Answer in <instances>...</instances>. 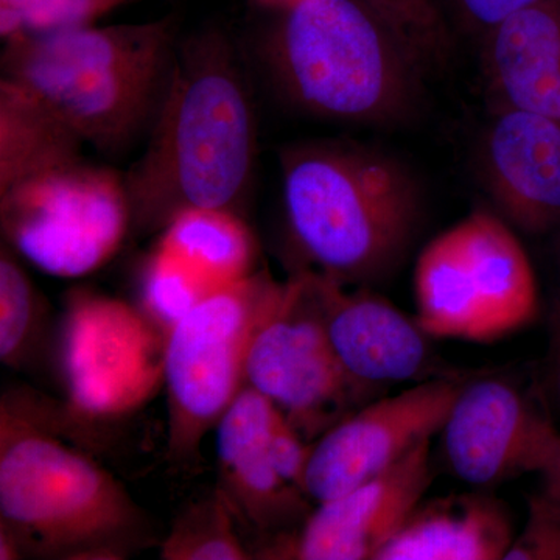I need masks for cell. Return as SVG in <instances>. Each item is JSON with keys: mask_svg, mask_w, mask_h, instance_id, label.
Here are the masks:
<instances>
[{"mask_svg": "<svg viewBox=\"0 0 560 560\" xmlns=\"http://www.w3.org/2000/svg\"><path fill=\"white\" fill-rule=\"evenodd\" d=\"M257 117L243 51L220 27L180 39L171 90L124 173L135 235L160 234L190 209L243 215L257 160Z\"/></svg>", "mask_w": 560, "mask_h": 560, "instance_id": "6da1fadb", "label": "cell"}, {"mask_svg": "<svg viewBox=\"0 0 560 560\" xmlns=\"http://www.w3.org/2000/svg\"><path fill=\"white\" fill-rule=\"evenodd\" d=\"M10 390L0 404V526L22 555L117 560L145 547L150 526L108 470L61 440L54 411Z\"/></svg>", "mask_w": 560, "mask_h": 560, "instance_id": "7a4b0ae2", "label": "cell"}, {"mask_svg": "<svg viewBox=\"0 0 560 560\" xmlns=\"http://www.w3.org/2000/svg\"><path fill=\"white\" fill-rule=\"evenodd\" d=\"M179 18L3 44L2 79L35 95L88 145L121 156L149 138L171 90Z\"/></svg>", "mask_w": 560, "mask_h": 560, "instance_id": "3957f363", "label": "cell"}, {"mask_svg": "<svg viewBox=\"0 0 560 560\" xmlns=\"http://www.w3.org/2000/svg\"><path fill=\"white\" fill-rule=\"evenodd\" d=\"M280 167L296 270L364 287L399 265L420 217L418 180L404 164L359 143L320 140L283 150Z\"/></svg>", "mask_w": 560, "mask_h": 560, "instance_id": "277c9868", "label": "cell"}, {"mask_svg": "<svg viewBox=\"0 0 560 560\" xmlns=\"http://www.w3.org/2000/svg\"><path fill=\"white\" fill-rule=\"evenodd\" d=\"M265 79L291 108L342 124H396L420 70L363 0H293L254 36Z\"/></svg>", "mask_w": 560, "mask_h": 560, "instance_id": "5b68a950", "label": "cell"}, {"mask_svg": "<svg viewBox=\"0 0 560 560\" xmlns=\"http://www.w3.org/2000/svg\"><path fill=\"white\" fill-rule=\"evenodd\" d=\"M416 320L431 338L493 342L539 315L528 254L503 217L477 210L422 249Z\"/></svg>", "mask_w": 560, "mask_h": 560, "instance_id": "8992f818", "label": "cell"}, {"mask_svg": "<svg viewBox=\"0 0 560 560\" xmlns=\"http://www.w3.org/2000/svg\"><path fill=\"white\" fill-rule=\"evenodd\" d=\"M282 283L267 270L210 294L165 337L168 456L191 463L246 385L250 341Z\"/></svg>", "mask_w": 560, "mask_h": 560, "instance_id": "52a82bcc", "label": "cell"}, {"mask_svg": "<svg viewBox=\"0 0 560 560\" xmlns=\"http://www.w3.org/2000/svg\"><path fill=\"white\" fill-rule=\"evenodd\" d=\"M3 243L55 278L102 268L131 234L124 173L86 160L0 191Z\"/></svg>", "mask_w": 560, "mask_h": 560, "instance_id": "ba28073f", "label": "cell"}, {"mask_svg": "<svg viewBox=\"0 0 560 560\" xmlns=\"http://www.w3.org/2000/svg\"><path fill=\"white\" fill-rule=\"evenodd\" d=\"M245 374L304 441L355 411L372 390L350 377L331 348L308 270L282 283L250 341Z\"/></svg>", "mask_w": 560, "mask_h": 560, "instance_id": "9c48e42d", "label": "cell"}, {"mask_svg": "<svg viewBox=\"0 0 560 560\" xmlns=\"http://www.w3.org/2000/svg\"><path fill=\"white\" fill-rule=\"evenodd\" d=\"M164 334L135 305L75 290L55 337V360L70 415L114 420L164 386Z\"/></svg>", "mask_w": 560, "mask_h": 560, "instance_id": "30bf717a", "label": "cell"}, {"mask_svg": "<svg viewBox=\"0 0 560 560\" xmlns=\"http://www.w3.org/2000/svg\"><path fill=\"white\" fill-rule=\"evenodd\" d=\"M466 382L440 375L370 401L335 423L312 444L304 477L307 497L323 503L345 495L433 440Z\"/></svg>", "mask_w": 560, "mask_h": 560, "instance_id": "8fae6325", "label": "cell"}, {"mask_svg": "<svg viewBox=\"0 0 560 560\" xmlns=\"http://www.w3.org/2000/svg\"><path fill=\"white\" fill-rule=\"evenodd\" d=\"M453 474L478 488L544 474L560 451V431L510 382L467 381L441 430Z\"/></svg>", "mask_w": 560, "mask_h": 560, "instance_id": "7c38bea8", "label": "cell"}, {"mask_svg": "<svg viewBox=\"0 0 560 560\" xmlns=\"http://www.w3.org/2000/svg\"><path fill=\"white\" fill-rule=\"evenodd\" d=\"M431 481V440H427L378 477L318 503L279 558L375 560L418 508Z\"/></svg>", "mask_w": 560, "mask_h": 560, "instance_id": "4fadbf2b", "label": "cell"}, {"mask_svg": "<svg viewBox=\"0 0 560 560\" xmlns=\"http://www.w3.org/2000/svg\"><path fill=\"white\" fill-rule=\"evenodd\" d=\"M481 162L489 195L511 226L530 235L560 231V120L495 109Z\"/></svg>", "mask_w": 560, "mask_h": 560, "instance_id": "5bb4252c", "label": "cell"}, {"mask_svg": "<svg viewBox=\"0 0 560 560\" xmlns=\"http://www.w3.org/2000/svg\"><path fill=\"white\" fill-rule=\"evenodd\" d=\"M313 276L331 348L353 381L374 389L434 375L430 337L416 318L364 287Z\"/></svg>", "mask_w": 560, "mask_h": 560, "instance_id": "9a60e30c", "label": "cell"}, {"mask_svg": "<svg viewBox=\"0 0 560 560\" xmlns=\"http://www.w3.org/2000/svg\"><path fill=\"white\" fill-rule=\"evenodd\" d=\"M278 408L245 385L217 423L219 492L235 521L261 534L280 533L305 510V493L280 477L271 456Z\"/></svg>", "mask_w": 560, "mask_h": 560, "instance_id": "2e32d148", "label": "cell"}, {"mask_svg": "<svg viewBox=\"0 0 560 560\" xmlns=\"http://www.w3.org/2000/svg\"><path fill=\"white\" fill-rule=\"evenodd\" d=\"M482 39V69L495 109L560 120V0L511 14Z\"/></svg>", "mask_w": 560, "mask_h": 560, "instance_id": "e0dca14e", "label": "cell"}, {"mask_svg": "<svg viewBox=\"0 0 560 560\" xmlns=\"http://www.w3.org/2000/svg\"><path fill=\"white\" fill-rule=\"evenodd\" d=\"M510 512L488 493L420 501L375 560H497L514 541Z\"/></svg>", "mask_w": 560, "mask_h": 560, "instance_id": "ac0fdd59", "label": "cell"}, {"mask_svg": "<svg viewBox=\"0 0 560 560\" xmlns=\"http://www.w3.org/2000/svg\"><path fill=\"white\" fill-rule=\"evenodd\" d=\"M154 248L172 257L210 294L256 271V237L243 215L232 210H186L160 232Z\"/></svg>", "mask_w": 560, "mask_h": 560, "instance_id": "d6986e66", "label": "cell"}, {"mask_svg": "<svg viewBox=\"0 0 560 560\" xmlns=\"http://www.w3.org/2000/svg\"><path fill=\"white\" fill-rule=\"evenodd\" d=\"M83 145L35 95L0 79V191L83 160Z\"/></svg>", "mask_w": 560, "mask_h": 560, "instance_id": "ffe728a7", "label": "cell"}, {"mask_svg": "<svg viewBox=\"0 0 560 560\" xmlns=\"http://www.w3.org/2000/svg\"><path fill=\"white\" fill-rule=\"evenodd\" d=\"M46 334V305L20 256L3 243L0 249V360L24 370L38 359Z\"/></svg>", "mask_w": 560, "mask_h": 560, "instance_id": "44dd1931", "label": "cell"}, {"mask_svg": "<svg viewBox=\"0 0 560 560\" xmlns=\"http://www.w3.org/2000/svg\"><path fill=\"white\" fill-rule=\"evenodd\" d=\"M230 504L217 490L209 499L187 508L162 541V560L253 559L237 530Z\"/></svg>", "mask_w": 560, "mask_h": 560, "instance_id": "7402d4cb", "label": "cell"}, {"mask_svg": "<svg viewBox=\"0 0 560 560\" xmlns=\"http://www.w3.org/2000/svg\"><path fill=\"white\" fill-rule=\"evenodd\" d=\"M142 0H0L3 44L90 27L113 11Z\"/></svg>", "mask_w": 560, "mask_h": 560, "instance_id": "603a6c76", "label": "cell"}, {"mask_svg": "<svg viewBox=\"0 0 560 560\" xmlns=\"http://www.w3.org/2000/svg\"><path fill=\"white\" fill-rule=\"evenodd\" d=\"M394 33L420 72L444 65L451 54L442 0H363Z\"/></svg>", "mask_w": 560, "mask_h": 560, "instance_id": "cb8c5ba5", "label": "cell"}, {"mask_svg": "<svg viewBox=\"0 0 560 560\" xmlns=\"http://www.w3.org/2000/svg\"><path fill=\"white\" fill-rule=\"evenodd\" d=\"M210 293L172 257L154 248L139 279L140 311L167 337L168 331Z\"/></svg>", "mask_w": 560, "mask_h": 560, "instance_id": "d4e9b609", "label": "cell"}, {"mask_svg": "<svg viewBox=\"0 0 560 560\" xmlns=\"http://www.w3.org/2000/svg\"><path fill=\"white\" fill-rule=\"evenodd\" d=\"M506 560H560V503L544 492L530 497L528 518Z\"/></svg>", "mask_w": 560, "mask_h": 560, "instance_id": "484cf974", "label": "cell"}, {"mask_svg": "<svg viewBox=\"0 0 560 560\" xmlns=\"http://www.w3.org/2000/svg\"><path fill=\"white\" fill-rule=\"evenodd\" d=\"M270 445L272 460L280 477L305 493L304 477L312 445L304 444V438L280 411L272 423Z\"/></svg>", "mask_w": 560, "mask_h": 560, "instance_id": "4316f807", "label": "cell"}, {"mask_svg": "<svg viewBox=\"0 0 560 560\" xmlns=\"http://www.w3.org/2000/svg\"><path fill=\"white\" fill-rule=\"evenodd\" d=\"M467 31L485 36L501 21L541 0H447Z\"/></svg>", "mask_w": 560, "mask_h": 560, "instance_id": "83f0119b", "label": "cell"}, {"mask_svg": "<svg viewBox=\"0 0 560 560\" xmlns=\"http://www.w3.org/2000/svg\"><path fill=\"white\" fill-rule=\"evenodd\" d=\"M559 282L558 291H556L555 302H552L550 313V326H548V334H550V348H548V360L551 366L558 371L560 366V238H559Z\"/></svg>", "mask_w": 560, "mask_h": 560, "instance_id": "f1b7e54d", "label": "cell"}, {"mask_svg": "<svg viewBox=\"0 0 560 560\" xmlns=\"http://www.w3.org/2000/svg\"><path fill=\"white\" fill-rule=\"evenodd\" d=\"M544 477V490L541 492L548 497V499L558 501L560 503V451L555 460L550 464L547 470L541 474Z\"/></svg>", "mask_w": 560, "mask_h": 560, "instance_id": "f546056e", "label": "cell"}, {"mask_svg": "<svg viewBox=\"0 0 560 560\" xmlns=\"http://www.w3.org/2000/svg\"><path fill=\"white\" fill-rule=\"evenodd\" d=\"M556 374H558V377H559V394H560V366L558 368V371H556Z\"/></svg>", "mask_w": 560, "mask_h": 560, "instance_id": "4dcf8cb0", "label": "cell"}]
</instances>
